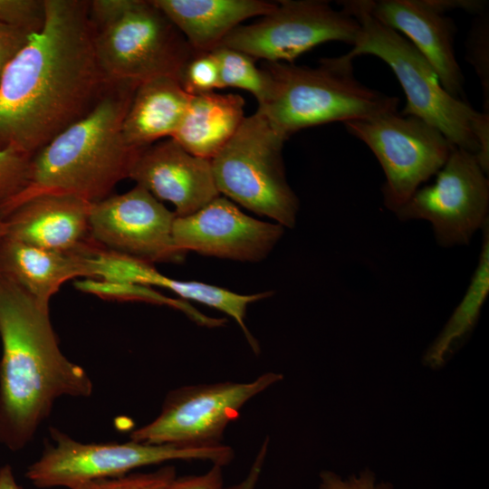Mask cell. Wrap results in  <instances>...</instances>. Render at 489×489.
Returning a JSON list of instances; mask_svg holds the SVG:
<instances>
[{
  "instance_id": "cell-1",
  "label": "cell",
  "mask_w": 489,
  "mask_h": 489,
  "mask_svg": "<svg viewBox=\"0 0 489 489\" xmlns=\"http://www.w3.org/2000/svg\"><path fill=\"white\" fill-rule=\"evenodd\" d=\"M44 3L43 28L0 80V150L33 156L88 114L110 84L96 57L89 1Z\"/></svg>"
},
{
  "instance_id": "cell-2",
  "label": "cell",
  "mask_w": 489,
  "mask_h": 489,
  "mask_svg": "<svg viewBox=\"0 0 489 489\" xmlns=\"http://www.w3.org/2000/svg\"><path fill=\"white\" fill-rule=\"evenodd\" d=\"M0 444L24 448L62 397L88 398L92 382L62 352L49 304L0 273Z\"/></svg>"
},
{
  "instance_id": "cell-3",
  "label": "cell",
  "mask_w": 489,
  "mask_h": 489,
  "mask_svg": "<svg viewBox=\"0 0 489 489\" xmlns=\"http://www.w3.org/2000/svg\"><path fill=\"white\" fill-rule=\"evenodd\" d=\"M139 84L110 82L88 114L34 154L26 186L0 208V217L41 195H68L96 203L129 178L139 149L125 142L122 123Z\"/></svg>"
},
{
  "instance_id": "cell-4",
  "label": "cell",
  "mask_w": 489,
  "mask_h": 489,
  "mask_svg": "<svg viewBox=\"0 0 489 489\" xmlns=\"http://www.w3.org/2000/svg\"><path fill=\"white\" fill-rule=\"evenodd\" d=\"M344 11L360 24V34L347 53L355 59L372 55L386 62L407 98L401 114L414 116L436 128L454 146L475 154L489 170V113L450 95L426 58L402 34L378 21L365 0L341 2Z\"/></svg>"
},
{
  "instance_id": "cell-5",
  "label": "cell",
  "mask_w": 489,
  "mask_h": 489,
  "mask_svg": "<svg viewBox=\"0 0 489 489\" xmlns=\"http://www.w3.org/2000/svg\"><path fill=\"white\" fill-rule=\"evenodd\" d=\"M353 60L345 53L317 67L265 62L269 86L257 111L286 139L309 127L397 111L399 99L359 82Z\"/></svg>"
},
{
  "instance_id": "cell-6",
  "label": "cell",
  "mask_w": 489,
  "mask_h": 489,
  "mask_svg": "<svg viewBox=\"0 0 489 489\" xmlns=\"http://www.w3.org/2000/svg\"><path fill=\"white\" fill-rule=\"evenodd\" d=\"M286 140L256 110L245 117L232 139L211 159L219 193L246 209L293 228L299 199L285 176Z\"/></svg>"
},
{
  "instance_id": "cell-7",
  "label": "cell",
  "mask_w": 489,
  "mask_h": 489,
  "mask_svg": "<svg viewBox=\"0 0 489 489\" xmlns=\"http://www.w3.org/2000/svg\"><path fill=\"white\" fill-rule=\"evenodd\" d=\"M53 443H47L38 460L26 471L36 487H66L104 478L119 477L130 471L174 460H205L224 466L234 457L225 445L188 446L172 444L128 442L83 443L64 432L50 428Z\"/></svg>"
},
{
  "instance_id": "cell-8",
  "label": "cell",
  "mask_w": 489,
  "mask_h": 489,
  "mask_svg": "<svg viewBox=\"0 0 489 489\" xmlns=\"http://www.w3.org/2000/svg\"><path fill=\"white\" fill-rule=\"evenodd\" d=\"M94 50L110 82L178 81L195 53L187 39L153 0H127L110 21L92 26Z\"/></svg>"
},
{
  "instance_id": "cell-9",
  "label": "cell",
  "mask_w": 489,
  "mask_h": 489,
  "mask_svg": "<svg viewBox=\"0 0 489 489\" xmlns=\"http://www.w3.org/2000/svg\"><path fill=\"white\" fill-rule=\"evenodd\" d=\"M344 126L379 160L386 178L383 203L394 213L440 170L454 147L434 126L398 110Z\"/></svg>"
},
{
  "instance_id": "cell-10",
  "label": "cell",
  "mask_w": 489,
  "mask_h": 489,
  "mask_svg": "<svg viewBox=\"0 0 489 489\" xmlns=\"http://www.w3.org/2000/svg\"><path fill=\"white\" fill-rule=\"evenodd\" d=\"M283 379L267 372L250 382H217L181 387L166 396L160 413L129 438L147 444L188 446L222 445L227 425L251 398Z\"/></svg>"
},
{
  "instance_id": "cell-11",
  "label": "cell",
  "mask_w": 489,
  "mask_h": 489,
  "mask_svg": "<svg viewBox=\"0 0 489 489\" xmlns=\"http://www.w3.org/2000/svg\"><path fill=\"white\" fill-rule=\"evenodd\" d=\"M489 180L476 156L453 147L436 180L395 212L400 221L426 220L442 247L468 244L489 223Z\"/></svg>"
},
{
  "instance_id": "cell-12",
  "label": "cell",
  "mask_w": 489,
  "mask_h": 489,
  "mask_svg": "<svg viewBox=\"0 0 489 489\" xmlns=\"http://www.w3.org/2000/svg\"><path fill=\"white\" fill-rule=\"evenodd\" d=\"M360 32L358 20L329 2L283 0L260 20L239 25L220 46L240 51L254 60L288 62L327 42L355 43ZM219 46V47H220Z\"/></svg>"
},
{
  "instance_id": "cell-13",
  "label": "cell",
  "mask_w": 489,
  "mask_h": 489,
  "mask_svg": "<svg viewBox=\"0 0 489 489\" xmlns=\"http://www.w3.org/2000/svg\"><path fill=\"white\" fill-rule=\"evenodd\" d=\"M176 214L144 187L93 203L91 234L104 249L149 264L180 263L186 253L173 239Z\"/></svg>"
},
{
  "instance_id": "cell-14",
  "label": "cell",
  "mask_w": 489,
  "mask_h": 489,
  "mask_svg": "<svg viewBox=\"0 0 489 489\" xmlns=\"http://www.w3.org/2000/svg\"><path fill=\"white\" fill-rule=\"evenodd\" d=\"M283 233L281 225L249 216L220 196L192 215L176 216L173 225L174 243L183 252L241 262L266 258Z\"/></svg>"
},
{
  "instance_id": "cell-15",
  "label": "cell",
  "mask_w": 489,
  "mask_h": 489,
  "mask_svg": "<svg viewBox=\"0 0 489 489\" xmlns=\"http://www.w3.org/2000/svg\"><path fill=\"white\" fill-rule=\"evenodd\" d=\"M365 3L378 21L402 34L416 47L450 95L466 101L464 75L454 51L456 28L446 14L444 0H365Z\"/></svg>"
},
{
  "instance_id": "cell-16",
  "label": "cell",
  "mask_w": 489,
  "mask_h": 489,
  "mask_svg": "<svg viewBox=\"0 0 489 489\" xmlns=\"http://www.w3.org/2000/svg\"><path fill=\"white\" fill-rule=\"evenodd\" d=\"M129 178L173 204L177 216L192 215L220 196L211 160L188 153L171 138L140 149Z\"/></svg>"
},
{
  "instance_id": "cell-17",
  "label": "cell",
  "mask_w": 489,
  "mask_h": 489,
  "mask_svg": "<svg viewBox=\"0 0 489 489\" xmlns=\"http://www.w3.org/2000/svg\"><path fill=\"white\" fill-rule=\"evenodd\" d=\"M92 204L68 195L34 197L2 218L5 235L45 250L91 255L102 249L91 234Z\"/></svg>"
},
{
  "instance_id": "cell-18",
  "label": "cell",
  "mask_w": 489,
  "mask_h": 489,
  "mask_svg": "<svg viewBox=\"0 0 489 489\" xmlns=\"http://www.w3.org/2000/svg\"><path fill=\"white\" fill-rule=\"evenodd\" d=\"M88 263L91 278L162 287L184 300H192L227 314L238 323L254 352L259 353V344L245 325L246 310L250 303L272 292L239 294L204 283L182 282L159 273L152 264L103 248L90 255Z\"/></svg>"
},
{
  "instance_id": "cell-19",
  "label": "cell",
  "mask_w": 489,
  "mask_h": 489,
  "mask_svg": "<svg viewBox=\"0 0 489 489\" xmlns=\"http://www.w3.org/2000/svg\"><path fill=\"white\" fill-rule=\"evenodd\" d=\"M197 53H211L237 26L271 13L276 3L263 0H153Z\"/></svg>"
},
{
  "instance_id": "cell-20",
  "label": "cell",
  "mask_w": 489,
  "mask_h": 489,
  "mask_svg": "<svg viewBox=\"0 0 489 489\" xmlns=\"http://www.w3.org/2000/svg\"><path fill=\"white\" fill-rule=\"evenodd\" d=\"M89 256L45 250L5 235L0 241V273L49 304L67 281L91 278Z\"/></svg>"
},
{
  "instance_id": "cell-21",
  "label": "cell",
  "mask_w": 489,
  "mask_h": 489,
  "mask_svg": "<svg viewBox=\"0 0 489 489\" xmlns=\"http://www.w3.org/2000/svg\"><path fill=\"white\" fill-rule=\"evenodd\" d=\"M191 98L174 78L158 77L140 82L123 120L125 142L140 149L163 138H172Z\"/></svg>"
},
{
  "instance_id": "cell-22",
  "label": "cell",
  "mask_w": 489,
  "mask_h": 489,
  "mask_svg": "<svg viewBox=\"0 0 489 489\" xmlns=\"http://www.w3.org/2000/svg\"><path fill=\"white\" fill-rule=\"evenodd\" d=\"M244 105L239 94L211 91L194 95L171 139L188 153L211 160L239 129L245 118Z\"/></svg>"
},
{
  "instance_id": "cell-23",
  "label": "cell",
  "mask_w": 489,
  "mask_h": 489,
  "mask_svg": "<svg viewBox=\"0 0 489 489\" xmlns=\"http://www.w3.org/2000/svg\"><path fill=\"white\" fill-rule=\"evenodd\" d=\"M483 230L479 261L459 304L423 355L426 366L442 368L463 345L475 326L489 293V223Z\"/></svg>"
},
{
  "instance_id": "cell-24",
  "label": "cell",
  "mask_w": 489,
  "mask_h": 489,
  "mask_svg": "<svg viewBox=\"0 0 489 489\" xmlns=\"http://www.w3.org/2000/svg\"><path fill=\"white\" fill-rule=\"evenodd\" d=\"M74 287L82 292L96 295L105 300L120 302H144L158 305H167L181 311L196 323L206 327H219L225 320L207 317L196 310L188 302L165 296L151 287L120 281L97 278L76 280Z\"/></svg>"
},
{
  "instance_id": "cell-25",
  "label": "cell",
  "mask_w": 489,
  "mask_h": 489,
  "mask_svg": "<svg viewBox=\"0 0 489 489\" xmlns=\"http://www.w3.org/2000/svg\"><path fill=\"white\" fill-rule=\"evenodd\" d=\"M213 53L218 63L221 89H243L261 103L267 94L269 80L266 72L255 65V60L244 53L223 46Z\"/></svg>"
},
{
  "instance_id": "cell-26",
  "label": "cell",
  "mask_w": 489,
  "mask_h": 489,
  "mask_svg": "<svg viewBox=\"0 0 489 489\" xmlns=\"http://www.w3.org/2000/svg\"><path fill=\"white\" fill-rule=\"evenodd\" d=\"M178 82L192 96L221 89L219 68L214 53L195 52L182 69Z\"/></svg>"
},
{
  "instance_id": "cell-27",
  "label": "cell",
  "mask_w": 489,
  "mask_h": 489,
  "mask_svg": "<svg viewBox=\"0 0 489 489\" xmlns=\"http://www.w3.org/2000/svg\"><path fill=\"white\" fill-rule=\"evenodd\" d=\"M32 157L11 148L0 150V208L26 186Z\"/></svg>"
},
{
  "instance_id": "cell-28",
  "label": "cell",
  "mask_w": 489,
  "mask_h": 489,
  "mask_svg": "<svg viewBox=\"0 0 489 489\" xmlns=\"http://www.w3.org/2000/svg\"><path fill=\"white\" fill-rule=\"evenodd\" d=\"M489 19L485 11L474 23L466 43V58L480 79L484 110L489 112Z\"/></svg>"
},
{
  "instance_id": "cell-29",
  "label": "cell",
  "mask_w": 489,
  "mask_h": 489,
  "mask_svg": "<svg viewBox=\"0 0 489 489\" xmlns=\"http://www.w3.org/2000/svg\"><path fill=\"white\" fill-rule=\"evenodd\" d=\"M175 478V467L167 465L149 473L93 480L70 489H166Z\"/></svg>"
},
{
  "instance_id": "cell-30",
  "label": "cell",
  "mask_w": 489,
  "mask_h": 489,
  "mask_svg": "<svg viewBox=\"0 0 489 489\" xmlns=\"http://www.w3.org/2000/svg\"><path fill=\"white\" fill-rule=\"evenodd\" d=\"M44 21V0H0V24L34 34L41 31Z\"/></svg>"
},
{
  "instance_id": "cell-31",
  "label": "cell",
  "mask_w": 489,
  "mask_h": 489,
  "mask_svg": "<svg viewBox=\"0 0 489 489\" xmlns=\"http://www.w3.org/2000/svg\"><path fill=\"white\" fill-rule=\"evenodd\" d=\"M319 489H394L388 482L376 481L375 474L365 469L358 475H351L346 479L331 471H322L320 474Z\"/></svg>"
},
{
  "instance_id": "cell-32",
  "label": "cell",
  "mask_w": 489,
  "mask_h": 489,
  "mask_svg": "<svg viewBox=\"0 0 489 489\" xmlns=\"http://www.w3.org/2000/svg\"><path fill=\"white\" fill-rule=\"evenodd\" d=\"M31 34L24 29L0 24V80L6 66L24 47Z\"/></svg>"
},
{
  "instance_id": "cell-33",
  "label": "cell",
  "mask_w": 489,
  "mask_h": 489,
  "mask_svg": "<svg viewBox=\"0 0 489 489\" xmlns=\"http://www.w3.org/2000/svg\"><path fill=\"white\" fill-rule=\"evenodd\" d=\"M222 467L219 465H213L206 473L200 475L178 478L176 476L166 489H225Z\"/></svg>"
},
{
  "instance_id": "cell-34",
  "label": "cell",
  "mask_w": 489,
  "mask_h": 489,
  "mask_svg": "<svg viewBox=\"0 0 489 489\" xmlns=\"http://www.w3.org/2000/svg\"><path fill=\"white\" fill-rule=\"evenodd\" d=\"M269 440L266 438L262 444L252 466L250 467L246 476L238 484L227 487L225 489H254L260 478L262 469L266 458Z\"/></svg>"
},
{
  "instance_id": "cell-35",
  "label": "cell",
  "mask_w": 489,
  "mask_h": 489,
  "mask_svg": "<svg viewBox=\"0 0 489 489\" xmlns=\"http://www.w3.org/2000/svg\"><path fill=\"white\" fill-rule=\"evenodd\" d=\"M0 489H22L15 480L10 465L0 467Z\"/></svg>"
},
{
  "instance_id": "cell-36",
  "label": "cell",
  "mask_w": 489,
  "mask_h": 489,
  "mask_svg": "<svg viewBox=\"0 0 489 489\" xmlns=\"http://www.w3.org/2000/svg\"><path fill=\"white\" fill-rule=\"evenodd\" d=\"M5 235V225L4 220L0 217V241Z\"/></svg>"
}]
</instances>
